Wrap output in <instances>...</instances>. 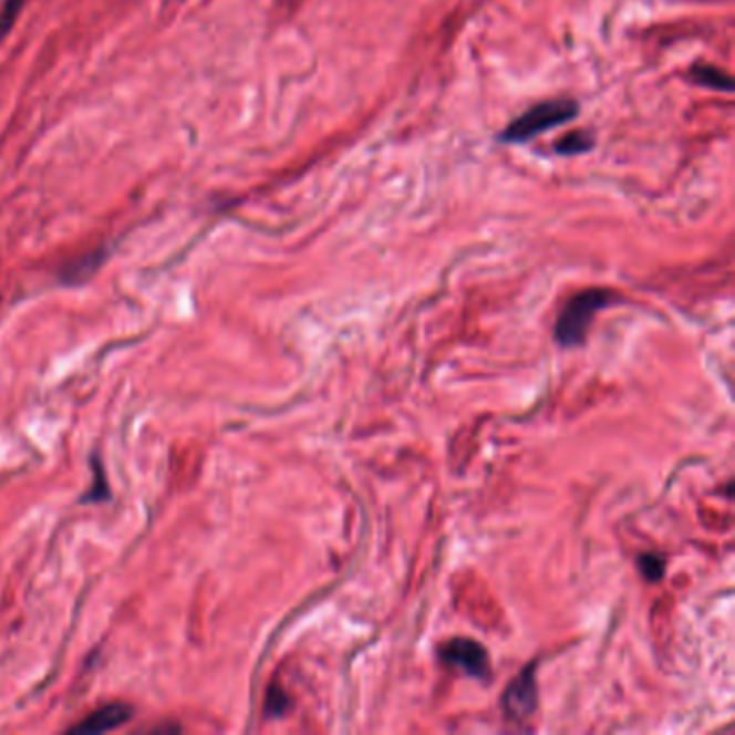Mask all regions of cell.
Returning a JSON list of instances; mask_svg holds the SVG:
<instances>
[{"instance_id":"6da1fadb","label":"cell","mask_w":735,"mask_h":735,"mask_svg":"<svg viewBox=\"0 0 735 735\" xmlns=\"http://www.w3.org/2000/svg\"><path fill=\"white\" fill-rule=\"evenodd\" d=\"M578 117V104L568 97L548 100L522 113L518 120L509 123L500 134L503 143H527L535 136L550 132L559 125L573 122Z\"/></svg>"},{"instance_id":"7a4b0ae2","label":"cell","mask_w":735,"mask_h":735,"mask_svg":"<svg viewBox=\"0 0 735 735\" xmlns=\"http://www.w3.org/2000/svg\"><path fill=\"white\" fill-rule=\"evenodd\" d=\"M614 293L609 289H587L576 293L566 304L557 322V341L566 348H576L584 341L593 318L613 302Z\"/></svg>"},{"instance_id":"3957f363","label":"cell","mask_w":735,"mask_h":735,"mask_svg":"<svg viewBox=\"0 0 735 735\" xmlns=\"http://www.w3.org/2000/svg\"><path fill=\"white\" fill-rule=\"evenodd\" d=\"M443 660L451 669H457L464 675L488 680L490 677V658L484 645L470 639H453L443 648Z\"/></svg>"},{"instance_id":"277c9868","label":"cell","mask_w":735,"mask_h":735,"mask_svg":"<svg viewBox=\"0 0 735 735\" xmlns=\"http://www.w3.org/2000/svg\"><path fill=\"white\" fill-rule=\"evenodd\" d=\"M503 707L511 721H529L537 707V682H535V666H527L514 682H509Z\"/></svg>"},{"instance_id":"5b68a950","label":"cell","mask_w":735,"mask_h":735,"mask_svg":"<svg viewBox=\"0 0 735 735\" xmlns=\"http://www.w3.org/2000/svg\"><path fill=\"white\" fill-rule=\"evenodd\" d=\"M134 716V707L127 703H108L95 712H91L86 718H82L79 725L70 727V734L95 735L106 734L113 732L117 727L125 725L127 721H132Z\"/></svg>"},{"instance_id":"8992f818","label":"cell","mask_w":735,"mask_h":735,"mask_svg":"<svg viewBox=\"0 0 735 735\" xmlns=\"http://www.w3.org/2000/svg\"><path fill=\"white\" fill-rule=\"evenodd\" d=\"M102 261H104V250L102 248L100 250H91V252L82 255L79 259L68 261L61 268L59 277H61L63 283H82V281H86L102 266Z\"/></svg>"},{"instance_id":"52a82bcc","label":"cell","mask_w":735,"mask_h":735,"mask_svg":"<svg viewBox=\"0 0 735 735\" xmlns=\"http://www.w3.org/2000/svg\"><path fill=\"white\" fill-rule=\"evenodd\" d=\"M691 79L701 84V86H707V89H714V91H723V93H729L734 89V79L714 68V65H705V63H696L691 70Z\"/></svg>"},{"instance_id":"ba28073f","label":"cell","mask_w":735,"mask_h":735,"mask_svg":"<svg viewBox=\"0 0 735 735\" xmlns=\"http://www.w3.org/2000/svg\"><path fill=\"white\" fill-rule=\"evenodd\" d=\"M593 145H596V141H593V136L589 132L576 130V132H570V134H566L563 138L557 141L555 152L563 154V156H578V154L591 152Z\"/></svg>"},{"instance_id":"9c48e42d","label":"cell","mask_w":735,"mask_h":735,"mask_svg":"<svg viewBox=\"0 0 735 735\" xmlns=\"http://www.w3.org/2000/svg\"><path fill=\"white\" fill-rule=\"evenodd\" d=\"M24 2L27 0H2V9H0V40H4V35L15 24L18 13L22 11Z\"/></svg>"},{"instance_id":"30bf717a","label":"cell","mask_w":735,"mask_h":735,"mask_svg":"<svg viewBox=\"0 0 735 735\" xmlns=\"http://www.w3.org/2000/svg\"><path fill=\"white\" fill-rule=\"evenodd\" d=\"M289 707V698L279 686H272L266 698V716H283Z\"/></svg>"},{"instance_id":"8fae6325","label":"cell","mask_w":735,"mask_h":735,"mask_svg":"<svg viewBox=\"0 0 735 735\" xmlns=\"http://www.w3.org/2000/svg\"><path fill=\"white\" fill-rule=\"evenodd\" d=\"M93 470H95V477H93L95 486H93L91 490L86 491V496H84V500H86V503H97V500H104V498H108L106 479H104V473H102V466H100V462H97V459H93Z\"/></svg>"},{"instance_id":"7c38bea8","label":"cell","mask_w":735,"mask_h":735,"mask_svg":"<svg viewBox=\"0 0 735 735\" xmlns=\"http://www.w3.org/2000/svg\"><path fill=\"white\" fill-rule=\"evenodd\" d=\"M641 572H643V576L648 578V580H660L662 578V573H664V561L660 559V557H655V555H645V557H641Z\"/></svg>"}]
</instances>
